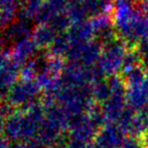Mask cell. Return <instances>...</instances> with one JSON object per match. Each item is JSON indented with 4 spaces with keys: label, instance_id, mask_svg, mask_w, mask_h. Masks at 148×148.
I'll list each match as a JSON object with an SVG mask.
<instances>
[{
    "label": "cell",
    "instance_id": "1",
    "mask_svg": "<svg viewBox=\"0 0 148 148\" xmlns=\"http://www.w3.org/2000/svg\"><path fill=\"white\" fill-rule=\"evenodd\" d=\"M113 23L120 39L128 45H137L148 38V12L132 0L115 3Z\"/></svg>",
    "mask_w": 148,
    "mask_h": 148
},
{
    "label": "cell",
    "instance_id": "2",
    "mask_svg": "<svg viewBox=\"0 0 148 148\" xmlns=\"http://www.w3.org/2000/svg\"><path fill=\"white\" fill-rule=\"evenodd\" d=\"M136 47H137V51H138V53H140V56H142V57L147 56L148 57V38L142 40L141 42H139Z\"/></svg>",
    "mask_w": 148,
    "mask_h": 148
}]
</instances>
